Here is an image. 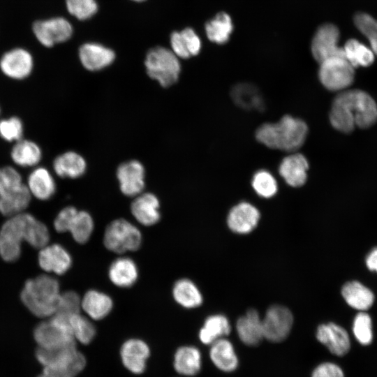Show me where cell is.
I'll list each match as a JSON object with an SVG mask.
<instances>
[{
	"label": "cell",
	"mask_w": 377,
	"mask_h": 377,
	"mask_svg": "<svg viewBox=\"0 0 377 377\" xmlns=\"http://www.w3.org/2000/svg\"><path fill=\"white\" fill-rule=\"evenodd\" d=\"M79 58L86 69L96 71L110 66L115 59V54L102 45L89 43L80 47Z\"/></svg>",
	"instance_id": "603a6c76"
},
{
	"label": "cell",
	"mask_w": 377,
	"mask_h": 377,
	"mask_svg": "<svg viewBox=\"0 0 377 377\" xmlns=\"http://www.w3.org/2000/svg\"><path fill=\"white\" fill-rule=\"evenodd\" d=\"M69 13L80 20L91 17L98 10L95 0H66Z\"/></svg>",
	"instance_id": "bcb514c9"
},
{
	"label": "cell",
	"mask_w": 377,
	"mask_h": 377,
	"mask_svg": "<svg viewBox=\"0 0 377 377\" xmlns=\"http://www.w3.org/2000/svg\"><path fill=\"white\" fill-rule=\"evenodd\" d=\"M262 323L264 339L279 343L288 337L293 325V316L287 307L274 304L268 308Z\"/></svg>",
	"instance_id": "ba28073f"
},
{
	"label": "cell",
	"mask_w": 377,
	"mask_h": 377,
	"mask_svg": "<svg viewBox=\"0 0 377 377\" xmlns=\"http://www.w3.org/2000/svg\"><path fill=\"white\" fill-rule=\"evenodd\" d=\"M131 205V212L136 221L143 226H152L160 219V202L151 193H142L134 197Z\"/></svg>",
	"instance_id": "d6986e66"
},
{
	"label": "cell",
	"mask_w": 377,
	"mask_h": 377,
	"mask_svg": "<svg viewBox=\"0 0 377 377\" xmlns=\"http://www.w3.org/2000/svg\"><path fill=\"white\" fill-rule=\"evenodd\" d=\"M31 195L27 184H24L17 191L0 196V212L7 216H13L29 206Z\"/></svg>",
	"instance_id": "836d02e7"
},
{
	"label": "cell",
	"mask_w": 377,
	"mask_h": 377,
	"mask_svg": "<svg viewBox=\"0 0 377 377\" xmlns=\"http://www.w3.org/2000/svg\"><path fill=\"white\" fill-rule=\"evenodd\" d=\"M93 320L80 313L68 317V325L75 341L84 345L90 343L95 338L96 330Z\"/></svg>",
	"instance_id": "f35d334b"
},
{
	"label": "cell",
	"mask_w": 377,
	"mask_h": 377,
	"mask_svg": "<svg viewBox=\"0 0 377 377\" xmlns=\"http://www.w3.org/2000/svg\"><path fill=\"white\" fill-rule=\"evenodd\" d=\"M231 331L230 323L223 314L208 316L199 330L198 338L203 344L211 345L216 340L228 336Z\"/></svg>",
	"instance_id": "d6a6232c"
},
{
	"label": "cell",
	"mask_w": 377,
	"mask_h": 377,
	"mask_svg": "<svg viewBox=\"0 0 377 377\" xmlns=\"http://www.w3.org/2000/svg\"><path fill=\"white\" fill-rule=\"evenodd\" d=\"M142 236L140 229L124 219H117L105 228L103 237L104 246L110 252L123 255L139 249Z\"/></svg>",
	"instance_id": "277c9868"
},
{
	"label": "cell",
	"mask_w": 377,
	"mask_h": 377,
	"mask_svg": "<svg viewBox=\"0 0 377 377\" xmlns=\"http://www.w3.org/2000/svg\"><path fill=\"white\" fill-rule=\"evenodd\" d=\"M342 48L344 57L355 68L368 67L374 61L371 49L356 39L348 40Z\"/></svg>",
	"instance_id": "e575fe53"
},
{
	"label": "cell",
	"mask_w": 377,
	"mask_h": 377,
	"mask_svg": "<svg viewBox=\"0 0 377 377\" xmlns=\"http://www.w3.org/2000/svg\"><path fill=\"white\" fill-rule=\"evenodd\" d=\"M319 64L318 78L327 90L340 92L353 84L355 68L343 56L330 57Z\"/></svg>",
	"instance_id": "52a82bcc"
},
{
	"label": "cell",
	"mask_w": 377,
	"mask_h": 377,
	"mask_svg": "<svg viewBox=\"0 0 377 377\" xmlns=\"http://www.w3.org/2000/svg\"><path fill=\"white\" fill-rule=\"evenodd\" d=\"M202 354L193 346H182L174 354L173 367L179 375L192 377L198 374L202 369Z\"/></svg>",
	"instance_id": "d4e9b609"
},
{
	"label": "cell",
	"mask_w": 377,
	"mask_h": 377,
	"mask_svg": "<svg viewBox=\"0 0 377 377\" xmlns=\"http://www.w3.org/2000/svg\"><path fill=\"white\" fill-rule=\"evenodd\" d=\"M34 339L40 348H59L76 345L68 325V317L54 314L51 319L37 325Z\"/></svg>",
	"instance_id": "8992f818"
},
{
	"label": "cell",
	"mask_w": 377,
	"mask_h": 377,
	"mask_svg": "<svg viewBox=\"0 0 377 377\" xmlns=\"http://www.w3.org/2000/svg\"><path fill=\"white\" fill-rule=\"evenodd\" d=\"M251 185L255 192L264 198H272L278 191V184L275 177L266 170H260L255 172Z\"/></svg>",
	"instance_id": "ab89813d"
},
{
	"label": "cell",
	"mask_w": 377,
	"mask_h": 377,
	"mask_svg": "<svg viewBox=\"0 0 377 377\" xmlns=\"http://www.w3.org/2000/svg\"><path fill=\"white\" fill-rule=\"evenodd\" d=\"M233 30V24L229 15L221 12L206 23L205 31L207 38L218 44L226 43Z\"/></svg>",
	"instance_id": "8d00e7d4"
},
{
	"label": "cell",
	"mask_w": 377,
	"mask_h": 377,
	"mask_svg": "<svg viewBox=\"0 0 377 377\" xmlns=\"http://www.w3.org/2000/svg\"><path fill=\"white\" fill-rule=\"evenodd\" d=\"M94 230V221L91 214L84 210H77L68 229L73 239L79 244H85L91 238Z\"/></svg>",
	"instance_id": "74e56055"
},
{
	"label": "cell",
	"mask_w": 377,
	"mask_h": 377,
	"mask_svg": "<svg viewBox=\"0 0 377 377\" xmlns=\"http://www.w3.org/2000/svg\"><path fill=\"white\" fill-rule=\"evenodd\" d=\"M308 126L302 119L284 115L275 123H265L259 126L256 138L263 145L289 153L297 151L304 143Z\"/></svg>",
	"instance_id": "7a4b0ae2"
},
{
	"label": "cell",
	"mask_w": 377,
	"mask_h": 377,
	"mask_svg": "<svg viewBox=\"0 0 377 377\" xmlns=\"http://www.w3.org/2000/svg\"><path fill=\"white\" fill-rule=\"evenodd\" d=\"M52 168L54 173L61 178L76 179L84 173L87 163L78 153L68 151L54 159Z\"/></svg>",
	"instance_id": "f1b7e54d"
},
{
	"label": "cell",
	"mask_w": 377,
	"mask_h": 377,
	"mask_svg": "<svg viewBox=\"0 0 377 377\" xmlns=\"http://www.w3.org/2000/svg\"><path fill=\"white\" fill-rule=\"evenodd\" d=\"M151 350L144 340L131 338L126 340L120 347L119 356L123 366L129 372L140 375L145 372Z\"/></svg>",
	"instance_id": "4fadbf2b"
},
{
	"label": "cell",
	"mask_w": 377,
	"mask_h": 377,
	"mask_svg": "<svg viewBox=\"0 0 377 377\" xmlns=\"http://www.w3.org/2000/svg\"><path fill=\"white\" fill-rule=\"evenodd\" d=\"M209 358L214 365L223 372L235 371L239 365L238 357L230 340L221 338L210 345Z\"/></svg>",
	"instance_id": "484cf974"
},
{
	"label": "cell",
	"mask_w": 377,
	"mask_h": 377,
	"mask_svg": "<svg viewBox=\"0 0 377 377\" xmlns=\"http://www.w3.org/2000/svg\"><path fill=\"white\" fill-rule=\"evenodd\" d=\"M24 124L17 116H10L0 119V138L4 141L16 142L23 138Z\"/></svg>",
	"instance_id": "7bdbcfd3"
},
{
	"label": "cell",
	"mask_w": 377,
	"mask_h": 377,
	"mask_svg": "<svg viewBox=\"0 0 377 377\" xmlns=\"http://www.w3.org/2000/svg\"><path fill=\"white\" fill-rule=\"evenodd\" d=\"M341 295L350 306L361 311L368 310L374 302L372 291L357 281L346 283L342 287Z\"/></svg>",
	"instance_id": "1f68e13d"
},
{
	"label": "cell",
	"mask_w": 377,
	"mask_h": 377,
	"mask_svg": "<svg viewBox=\"0 0 377 377\" xmlns=\"http://www.w3.org/2000/svg\"><path fill=\"white\" fill-rule=\"evenodd\" d=\"M353 332L355 339L364 346L370 344L373 340L372 323L370 316L360 311L353 320Z\"/></svg>",
	"instance_id": "f6af8a7d"
},
{
	"label": "cell",
	"mask_w": 377,
	"mask_h": 377,
	"mask_svg": "<svg viewBox=\"0 0 377 377\" xmlns=\"http://www.w3.org/2000/svg\"><path fill=\"white\" fill-rule=\"evenodd\" d=\"M114 303L107 293L96 290H87L81 298V310L92 320H101L112 311Z\"/></svg>",
	"instance_id": "ffe728a7"
},
{
	"label": "cell",
	"mask_w": 377,
	"mask_h": 377,
	"mask_svg": "<svg viewBox=\"0 0 377 377\" xmlns=\"http://www.w3.org/2000/svg\"><path fill=\"white\" fill-rule=\"evenodd\" d=\"M366 265L369 269L377 272V248L374 249L367 256Z\"/></svg>",
	"instance_id": "f907efd6"
},
{
	"label": "cell",
	"mask_w": 377,
	"mask_h": 377,
	"mask_svg": "<svg viewBox=\"0 0 377 377\" xmlns=\"http://www.w3.org/2000/svg\"><path fill=\"white\" fill-rule=\"evenodd\" d=\"M260 214L257 207L248 202H241L233 206L227 216V225L237 234L250 233L258 226Z\"/></svg>",
	"instance_id": "9a60e30c"
},
{
	"label": "cell",
	"mask_w": 377,
	"mask_h": 377,
	"mask_svg": "<svg viewBox=\"0 0 377 377\" xmlns=\"http://www.w3.org/2000/svg\"><path fill=\"white\" fill-rule=\"evenodd\" d=\"M172 51L179 58L188 59L197 55L201 49L199 36L191 28L174 31L170 36Z\"/></svg>",
	"instance_id": "f546056e"
},
{
	"label": "cell",
	"mask_w": 377,
	"mask_h": 377,
	"mask_svg": "<svg viewBox=\"0 0 377 377\" xmlns=\"http://www.w3.org/2000/svg\"><path fill=\"white\" fill-rule=\"evenodd\" d=\"M86 364V358L82 354L70 363L55 367H44L38 377H75L84 369Z\"/></svg>",
	"instance_id": "60d3db41"
},
{
	"label": "cell",
	"mask_w": 377,
	"mask_h": 377,
	"mask_svg": "<svg viewBox=\"0 0 377 377\" xmlns=\"http://www.w3.org/2000/svg\"><path fill=\"white\" fill-rule=\"evenodd\" d=\"M34 62L26 49L15 47L6 52L0 58V70L7 77L15 80L27 78L32 73Z\"/></svg>",
	"instance_id": "7c38bea8"
},
{
	"label": "cell",
	"mask_w": 377,
	"mask_h": 377,
	"mask_svg": "<svg viewBox=\"0 0 377 377\" xmlns=\"http://www.w3.org/2000/svg\"><path fill=\"white\" fill-rule=\"evenodd\" d=\"M80 302L81 298L74 291L61 293L58 306L54 314L69 317L75 313H80Z\"/></svg>",
	"instance_id": "7dc6e473"
},
{
	"label": "cell",
	"mask_w": 377,
	"mask_h": 377,
	"mask_svg": "<svg viewBox=\"0 0 377 377\" xmlns=\"http://www.w3.org/2000/svg\"><path fill=\"white\" fill-rule=\"evenodd\" d=\"M132 1H138V2H141V1H145V0H132Z\"/></svg>",
	"instance_id": "816d5d0a"
},
{
	"label": "cell",
	"mask_w": 377,
	"mask_h": 377,
	"mask_svg": "<svg viewBox=\"0 0 377 377\" xmlns=\"http://www.w3.org/2000/svg\"><path fill=\"white\" fill-rule=\"evenodd\" d=\"M0 114H1V107H0Z\"/></svg>",
	"instance_id": "f5cc1de1"
},
{
	"label": "cell",
	"mask_w": 377,
	"mask_h": 377,
	"mask_svg": "<svg viewBox=\"0 0 377 377\" xmlns=\"http://www.w3.org/2000/svg\"><path fill=\"white\" fill-rule=\"evenodd\" d=\"M145 64L148 75L164 87L177 82L181 70L178 57L172 50L156 47L147 54Z\"/></svg>",
	"instance_id": "5b68a950"
},
{
	"label": "cell",
	"mask_w": 377,
	"mask_h": 377,
	"mask_svg": "<svg viewBox=\"0 0 377 377\" xmlns=\"http://www.w3.org/2000/svg\"><path fill=\"white\" fill-rule=\"evenodd\" d=\"M50 239L46 226L29 213H20L7 220L0 230V255L8 262L16 260L21 253L22 242L41 249Z\"/></svg>",
	"instance_id": "6da1fadb"
},
{
	"label": "cell",
	"mask_w": 377,
	"mask_h": 377,
	"mask_svg": "<svg viewBox=\"0 0 377 377\" xmlns=\"http://www.w3.org/2000/svg\"><path fill=\"white\" fill-rule=\"evenodd\" d=\"M339 31L335 25H321L316 31L311 42V50L313 58L320 63L332 57L343 56V48L339 46Z\"/></svg>",
	"instance_id": "8fae6325"
},
{
	"label": "cell",
	"mask_w": 377,
	"mask_h": 377,
	"mask_svg": "<svg viewBox=\"0 0 377 377\" xmlns=\"http://www.w3.org/2000/svg\"><path fill=\"white\" fill-rule=\"evenodd\" d=\"M350 112L356 126L367 128L377 121V104L366 91L360 89L346 90Z\"/></svg>",
	"instance_id": "30bf717a"
},
{
	"label": "cell",
	"mask_w": 377,
	"mask_h": 377,
	"mask_svg": "<svg viewBox=\"0 0 377 377\" xmlns=\"http://www.w3.org/2000/svg\"><path fill=\"white\" fill-rule=\"evenodd\" d=\"M40 267L47 272L61 275L68 272L72 265L69 252L61 245L53 244L40 249L38 254Z\"/></svg>",
	"instance_id": "ac0fdd59"
},
{
	"label": "cell",
	"mask_w": 377,
	"mask_h": 377,
	"mask_svg": "<svg viewBox=\"0 0 377 377\" xmlns=\"http://www.w3.org/2000/svg\"><path fill=\"white\" fill-rule=\"evenodd\" d=\"M13 163L21 168L37 166L43 158V151L35 141L22 138L14 143L10 151Z\"/></svg>",
	"instance_id": "4316f807"
},
{
	"label": "cell",
	"mask_w": 377,
	"mask_h": 377,
	"mask_svg": "<svg viewBox=\"0 0 377 377\" xmlns=\"http://www.w3.org/2000/svg\"><path fill=\"white\" fill-rule=\"evenodd\" d=\"M172 294L175 302L185 309L197 308L203 301L200 289L193 281L186 278L179 279L175 282Z\"/></svg>",
	"instance_id": "4dcf8cb0"
},
{
	"label": "cell",
	"mask_w": 377,
	"mask_h": 377,
	"mask_svg": "<svg viewBox=\"0 0 377 377\" xmlns=\"http://www.w3.org/2000/svg\"><path fill=\"white\" fill-rule=\"evenodd\" d=\"M309 167V162L303 154L290 152L281 161L279 173L288 185L300 187L306 182Z\"/></svg>",
	"instance_id": "e0dca14e"
},
{
	"label": "cell",
	"mask_w": 377,
	"mask_h": 377,
	"mask_svg": "<svg viewBox=\"0 0 377 377\" xmlns=\"http://www.w3.org/2000/svg\"><path fill=\"white\" fill-rule=\"evenodd\" d=\"M316 337L320 343L337 356L345 355L350 348V340L347 331L336 323L320 325L316 330Z\"/></svg>",
	"instance_id": "2e32d148"
},
{
	"label": "cell",
	"mask_w": 377,
	"mask_h": 377,
	"mask_svg": "<svg viewBox=\"0 0 377 377\" xmlns=\"http://www.w3.org/2000/svg\"><path fill=\"white\" fill-rule=\"evenodd\" d=\"M236 331L242 343L249 346H258L264 339L262 318L253 309L238 318Z\"/></svg>",
	"instance_id": "44dd1931"
},
{
	"label": "cell",
	"mask_w": 377,
	"mask_h": 377,
	"mask_svg": "<svg viewBox=\"0 0 377 377\" xmlns=\"http://www.w3.org/2000/svg\"><path fill=\"white\" fill-rule=\"evenodd\" d=\"M145 168L135 160L121 163L117 168V176L121 193L129 197L142 193L145 188Z\"/></svg>",
	"instance_id": "5bb4252c"
},
{
	"label": "cell",
	"mask_w": 377,
	"mask_h": 377,
	"mask_svg": "<svg viewBox=\"0 0 377 377\" xmlns=\"http://www.w3.org/2000/svg\"><path fill=\"white\" fill-rule=\"evenodd\" d=\"M32 29L38 42L47 47L67 41L73 34L72 25L62 17L36 21Z\"/></svg>",
	"instance_id": "9c48e42d"
},
{
	"label": "cell",
	"mask_w": 377,
	"mask_h": 377,
	"mask_svg": "<svg viewBox=\"0 0 377 377\" xmlns=\"http://www.w3.org/2000/svg\"><path fill=\"white\" fill-rule=\"evenodd\" d=\"M24 183L18 170L13 166H0V196L11 193Z\"/></svg>",
	"instance_id": "ee69618b"
},
{
	"label": "cell",
	"mask_w": 377,
	"mask_h": 377,
	"mask_svg": "<svg viewBox=\"0 0 377 377\" xmlns=\"http://www.w3.org/2000/svg\"><path fill=\"white\" fill-rule=\"evenodd\" d=\"M77 210V209L73 206L66 207L62 209L54 219V229L59 232H68L70 222Z\"/></svg>",
	"instance_id": "c3c4849f"
},
{
	"label": "cell",
	"mask_w": 377,
	"mask_h": 377,
	"mask_svg": "<svg viewBox=\"0 0 377 377\" xmlns=\"http://www.w3.org/2000/svg\"><path fill=\"white\" fill-rule=\"evenodd\" d=\"M27 186L31 196L43 201L50 199L57 189L52 175L43 166H36L31 171Z\"/></svg>",
	"instance_id": "cb8c5ba5"
},
{
	"label": "cell",
	"mask_w": 377,
	"mask_h": 377,
	"mask_svg": "<svg viewBox=\"0 0 377 377\" xmlns=\"http://www.w3.org/2000/svg\"><path fill=\"white\" fill-rule=\"evenodd\" d=\"M60 295L57 280L48 275H40L26 282L21 299L32 313L48 317L56 313Z\"/></svg>",
	"instance_id": "3957f363"
},
{
	"label": "cell",
	"mask_w": 377,
	"mask_h": 377,
	"mask_svg": "<svg viewBox=\"0 0 377 377\" xmlns=\"http://www.w3.org/2000/svg\"><path fill=\"white\" fill-rule=\"evenodd\" d=\"M311 377H344V374L339 365L327 362L315 367Z\"/></svg>",
	"instance_id": "681fc988"
},
{
	"label": "cell",
	"mask_w": 377,
	"mask_h": 377,
	"mask_svg": "<svg viewBox=\"0 0 377 377\" xmlns=\"http://www.w3.org/2000/svg\"><path fill=\"white\" fill-rule=\"evenodd\" d=\"M231 96L239 107L248 110H262L264 103L258 89L251 84L240 83L234 87Z\"/></svg>",
	"instance_id": "d590c367"
},
{
	"label": "cell",
	"mask_w": 377,
	"mask_h": 377,
	"mask_svg": "<svg viewBox=\"0 0 377 377\" xmlns=\"http://www.w3.org/2000/svg\"><path fill=\"white\" fill-rule=\"evenodd\" d=\"M354 23L357 29L367 38L370 48L377 56V20L367 13H359L354 17Z\"/></svg>",
	"instance_id": "b9f144b4"
},
{
	"label": "cell",
	"mask_w": 377,
	"mask_h": 377,
	"mask_svg": "<svg viewBox=\"0 0 377 377\" xmlns=\"http://www.w3.org/2000/svg\"><path fill=\"white\" fill-rule=\"evenodd\" d=\"M108 276L114 286L121 288H128L136 283L139 272L133 260L121 256L110 263Z\"/></svg>",
	"instance_id": "7402d4cb"
},
{
	"label": "cell",
	"mask_w": 377,
	"mask_h": 377,
	"mask_svg": "<svg viewBox=\"0 0 377 377\" xmlns=\"http://www.w3.org/2000/svg\"><path fill=\"white\" fill-rule=\"evenodd\" d=\"M330 121L336 130L348 133L356 125L350 112L346 90L340 91L334 98L330 112Z\"/></svg>",
	"instance_id": "83f0119b"
}]
</instances>
